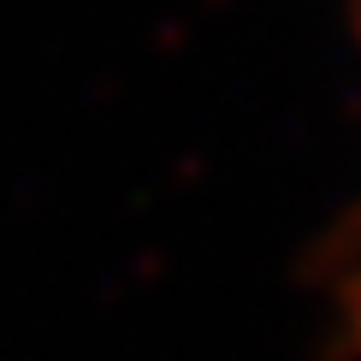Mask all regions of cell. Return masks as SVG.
Listing matches in <instances>:
<instances>
[{
    "instance_id": "1",
    "label": "cell",
    "mask_w": 361,
    "mask_h": 361,
    "mask_svg": "<svg viewBox=\"0 0 361 361\" xmlns=\"http://www.w3.org/2000/svg\"><path fill=\"white\" fill-rule=\"evenodd\" d=\"M332 350L361 355V219L350 231V249L338 255V284H332Z\"/></svg>"
}]
</instances>
